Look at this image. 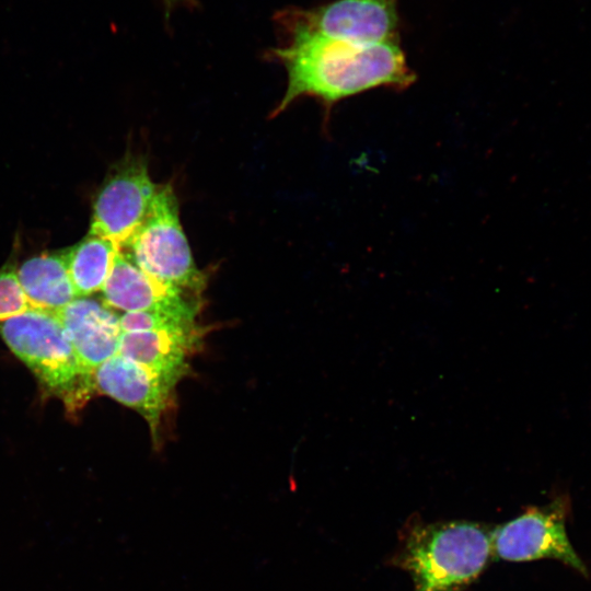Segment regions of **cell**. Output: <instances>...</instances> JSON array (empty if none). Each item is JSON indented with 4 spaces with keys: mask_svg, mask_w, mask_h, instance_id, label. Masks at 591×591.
<instances>
[{
    "mask_svg": "<svg viewBox=\"0 0 591 591\" xmlns=\"http://www.w3.org/2000/svg\"><path fill=\"white\" fill-rule=\"evenodd\" d=\"M291 42L275 49L288 74L276 114L301 96L321 100L327 108L376 88L404 90L415 80L398 42L359 45L328 38L297 23Z\"/></svg>",
    "mask_w": 591,
    "mask_h": 591,
    "instance_id": "cell-1",
    "label": "cell"
},
{
    "mask_svg": "<svg viewBox=\"0 0 591 591\" xmlns=\"http://www.w3.org/2000/svg\"><path fill=\"white\" fill-rule=\"evenodd\" d=\"M493 556L491 531L466 521L414 523L404 534L396 564L415 591H461Z\"/></svg>",
    "mask_w": 591,
    "mask_h": 591,
    "instance_id": "cell-2",
    "label": "cell"
},
{
    "mask_svg": "<svg viewBox=\"0 0 591 591\" xmlns=\"http://www.w3.org/2000/svg\"><path fill=\"white\" fill-rule=\"evenodd\" d=\"M0 336L37 378L43 389L62 401L69 413L83 407L94 391L93 376L81 367L57 318L30 308L0 323Z\"/></svg>",
    "mask_w": 591,
    "mask_h": 591,
    "instance_id": "cell-3",
    "label": "cell"
},
{
    "mask_svg": "<svg viewBox=\"0 0 591 591\" xmlns=\"http://www.w3.org/2000/svg\"><path fill=\"white\" fill-rule=\"evenodd\" d=\"M119 250L163 285L193 293H200L206 285V277L193 258L177 199L169 184L159 185L147 217Z\"/></svg>",
    "mask_w": 591,
    "mask_h": 591,
    "instance_id": "cell-4",
    "label": "cell"
},
{
    "mask_svg": "<svg viewBox=\"0 0 591 591\" xmlns=\"http://www.w3.org/2000/svg\"><path fill=\"white\" fill-rule=\"evenodd\" d=\"M570 512L569 495L563 493L543 507L528 508L491 531L493 556L517 563L555 559L588 578L589 569L567 534Z\"/></svg>",
    "mask_w": 591,
    "mask_h": 591,
    "instance_id": "cell-5",
    "label": "cell"
},
{
    "mask_svg": "<svg viewBox=\"0 0 591 591\" xmlns=\"http://www.w3.org/2000/svg\"><path fill=\"white\" fill-rule=\"evenodd\" d=\"M158 189L147 161L137 155L127 157L99 188L89 233L109 239L121 247L147 217Z\"/></svg>",
    "mask_w": 591,
    "mask_h": 591,
    "instance_id": "cell-6",
    "label": "cell"
},
{
    "mask_svg": "<svg viewBox=\"0 0 591 591\" xmlns=\"http://www.w3.org/2000/svg\"><path fill=\"white\" fill-rule=\"evenodd\" d=\"M398 0H336L299 12L294 23L359 45L398 42Z\"/></svg>",
    "mask_w": 591,
    "mask_h": 591,
    "instance_id": "cell-7",
    "label": "cell"
},
{
    "mask_svg": "<svg viewBox=\"0 0 591 591\" xmlns=\"http://www.w3.org/2000/svg\"><path fill=\"white\" fill-rule=\"evenodd\" d=\"M93 385L94 391L139 413L149 425L153 443L159 441L160 425L176 384L117 354L94 371Z\"/></svg>",
    "mask_w": 591,
    "mask_h": 591,
    "instance_id": "cell-8",
    "label": "cell"
},
{
    "mask_svg": "<svg viewBox=\"0 0 591 591\" xmlns=\"http://www.w3.org/2000/svg\"><path fill=\"white\" fill-rule=\"evenodd\" d=\"M63 326L83 370L94 371L118 354L119 317L105 303L77 298L54 313Z\"/></svg>",
    "mask_w": 591,
    "mask_h": 591,
    "instance_id": "cell-9",
    "label": "cell"
},
{
    "mask_svg": "<svg viewBox=\"0 0 591 591\" xmlns=\"http://www.w3.org/2000/svg\"><path fill=\"white\" fill-rule=\"evenodd\" d=\"M101 291L106 305L125 313L174 309L195 302L187 292L147 275L120 250Z\"/></svg>",
    "mask_w": 591,
    "mask_h": 591,
    "instance_id": "cell-10",
    "label": "cell"
},
{
    "mask_svg": "<svg viewBox=\"0 0 591 591\" xmlns=\"http://www.w3.org/2000/svg\"><path fill=\"white\" fill-rule=\"evenodd\" d=\"M201 332H124L118 354L177 384L187 373V358L199 345Z\"/></svg>",
    "mask_w": 591,
    "mask_h": 591,
    "instance_id": "cell-11",
    "label": "cell"
},
{
    "mask_svg": "<svg viewBox=\"0 0 591 591\" xmlns=\"http://www.w3.org/2000/svg\"><path fill=\"white\" fill-rule=\"evenodd\" d=\"M16 275L31 308L55 313L77 299L66 248L24 260Z\"/></svg>",
    "mask_w": 591,
    "mask_h": 591,
    "instance_id": "cell-12",
    "label": "cell"
},
{
    "mask_svg": "<svg viewBox=\"0 0 591 591\" xmlns=\"http://www.w3.org/2000/svg\"><path fill=\"white\" fill-rule=\"evenodd\" d=\"M67 250V266L77 298L101 291L119 246L109 239L88 233Z\"/></svg>",
    "mask_w": 591,
    "mask_h": 591,
    "instance_id": "cell-13",
    "label": "cell"
},
{
    "mask_svg": "<svg viewBox=\"0 0 591 591\" xmlns=\"http://www.w3.org/2000/svg\"><path fill=\"white\" fill-rule=\"evenodd\" d=\"M199 310L198 302L174 309L126 312L119 317L120 328L124 332L170 331V332H198L196 316Z\"/></svg>",
    "mask_w": 591,
    "mask_h": 591,
    "instance_id": "cell-14",
    "label": "cell"
},
{
    "mask_svg": "<svg viewBox=\"0 0 591 591\" xmlns=\"http://www.w3.org/2000/svg\"><path fill=\"white\" fill-rule=\"evenodd\" d=\"M31 308L20 285L16 269L7 264L0 269V323Z\"/></svg>",
    "mask_w": 591,
    "mask_h": 591,
    "instance_id": "cell-15",
    "label": "cell"
},
{
    "mask_svg": "<svg viewBox=\"0 0 591 591\" xmlns=\"http://www.w3.org/2000/svg\"><path fill=\"white\" fill-rule=\"evenodd\" d=\"M182 1L183 0H163L166 12L170 13L171 10Z\"/></svg>",
    "mask_w": 591,
    "mask_h": 591,
    "instance_id": "cell-16",
    "label": "cell"
}]
</instances>
